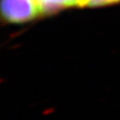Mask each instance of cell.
I'll return each mask as SVG.
<instances>
[{"label": "cell", "mask_w": 120, "mask_h": 120, "mask_svg": "<svg viewBox=\"0 0 120 120\" xmlns=\"http://www.w3.org/2000/svg\"><path fill=\"white\" fill-rule=\"evenodd\" d=\"M120 4V0H88L87 8H101Z\"/></svg>", "instance_id": "cell-3"}, {"label": "cell", "mask_w": 120, "mask_h": 120, "mask_svg": "<svg viewBox=\"0 0 120 120\" xmlns=\"http://www.w3.org/2000/svg\"><path fill=\"white\" fill-rule=\"evenodd\" d=\"M41 16L37 0H1V18L7 24H25Z\"/></svg>", "instance_id": "cell-1"}, {"label": "cell", "mask_w": 120, "mask_h": 120, "mask_svg": "<svg viewBox=\"0 0 120 120\" xmlns=\"http://www.w3.org/2000/svg\"><path fill=\"white\" fill-rule=\"evenodd\" d=\"M42 16H52L68 8H87L88 0H37Z\"/></svg>", "instance_id": "cell-2"}]
</instances>
